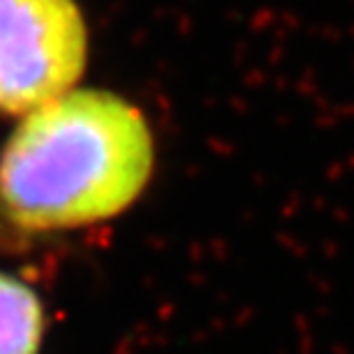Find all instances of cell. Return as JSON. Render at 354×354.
<instances>
[{"label": "cell", "instance_id": "1", "mask_svg": "<svg viewBox=\"0 0 354 354\" xmlns=\"http://www.w3.org/2000/svg\"><path fill=\"white\" fill-rule=\"evenodd\" d=\"M154 140L143 113L104 90H74L28 113L0 159V198L30 230L97 223L145 189Z\"/></svg>", "mask_w": 354, "mask_h": 354}, {"label": "cell", "instance_id": "2", "mask_svg": "<svg viewBox=\"0 0 354 354\" xmlns=\"http://www.w3.org/2000/svg\"><path fill=\"white\" fill-rule=\"evenodd\" d=\"M86 21L74 0H0V113L24 115L81 79Z\"/></svg>", "mask_w": 354, "mask_h": 354}, {"label": "cell", "instance_id": "3", "mask_svg": "<svg viewBox=\"0 0 354 354\" xmlns=\"http://www.w3.org/2000/svg\"><path fill=\"white\" fill-rule=\"evenodd\" d=\"M44 313L26 283L0 274V354H37Z\"/></svg>", "mask_w": 354, "mask_h": 354}]
</instances>
